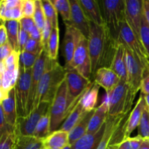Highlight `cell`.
Returning <instances> with one entry per match:
<instances>
[{"mask_svg": "<svg viewBox=\"0 0 149 149\" xmlns=\"http://www.w3.org/2000/svg\"><path fill=\"white\" fill-rule=\"evenodd\" d=\"M42 3L46 20L49 22L51 26H52V29L59 27L58 18V13L52 1L49 0H42Z\"/></svg>", "mask_w": 149, "mask_h": 149, "instance_id": "34", "label": "cell"}, {"mask_svg": "<svg viewBox=\"0 0 149 149\" xmlns=\"http://www.w3.org/2000/svg\"><path fill=\"white\" fill-rule=\"evenodd\" d=\"M39 55L37 54L30 53L28 52H23L20 54L19 56V66L20 70L28 71L33 68Z\"/></svg>", "mask_w": 149, "mask_h": 149, "instance_id": "36", "label": "cell"}, {"mask_svg": "<svg viewBox=\"0 0 149 149\" xmlns=\"http://www.w3.org/2000/svg\"><path fill=\"white\" fill-rule=\"evenodd\" d=\"M81 98L79 100L75 107L70 112V113L68 115V116L65 119V121L62 124L59 130L69 132L75 127V125L79 122L81 118L82 117L84 113H85V111L84 110V108H83L82 105L81 103Z\"/></svg>", "mask_w": 149, "mask_h": 149, "instance_id": "27", "label": "cell"}, {"mask_svg": "<svg viewBox=\"0 0 149 149\" xmlns=\"http://www.w3.org/2000/svg\"><path fill=\"white\" fill-rule=\"evenodd\" d=\"M59 27L52 29L50 36L47 47V52L52 61H57L58 55V48H59Z\"/></svg>", "mask_w": 149, "mask_h": 149, "instance_id": "31", "label": "cell"}, {"mask_svg": "<svg viewBox=\"0 0 149 149\" xmlns=\"http://www.w3.org/2000/svg\"><path fill=\"white\" fill-rule=\"evenodd\" d=\"M68 88L65 79L58 88L49 108L50 133L58 130L70 113L68 105Z\"/></svg>", "mask_w": 149, "mask_h": 149, "instance_id": "6", "label": "cell"}, {"mask_svg": "<svg viewBox=\"0 0 149 149\" xmlns=\"http://www.w3.org/2000/svg\"><path fill=\"white\" fill-rule=\"evenodd\" d=\"M23 0H1L0 3L2 4L6 9L10 10L20 6L23 3Z\"/></svg>", "mask_w": 149, "mask_h": 149, "instance_id": "50", "label": "cell"}, {"mask_svg": "<svg viewBox=\"0 0 149 149\" xmlns=\"http://www.w3.org/2000/svg\"><path fill=\"white\" fill-rule=\"evenodd\" d=\"M146 108V105L145 99H144L143 95L142 94L140 96L136 105L134 107L133 110L130 112L129 119H128L127 122V139L130 138V135L132 132L135 130L136 128H138L140 122L142 118L143 113L144 110Z\"/></svg>", "mask_w": 149, "mask_h": 149, "instance_id": "23", "label": "cell"}, {"mask_svg": "<svg viewBox=\"0 0 149 149\" xmlns=\"http://www.w3.org/2000/svg\"><path fill=\"white\" fill-rule=\"evenodd\" d=\"M143 13L146 20L149 25V0H143Z\"/></svg>", "mask_w": 149, "mask_h": 149, "instance_id": "52", "label": "cell"}, {"mask_svg": "<svg viewBox=\"0 0 149 149\" xmlns=\"http://www.w3.org/2000/svg\"><path fill=\"white\" fill-rule=\"evenodd\" d=\"M71 68L87 79L92 77V63L88 49V39L82 36L78 42L74 58L71 63Z\"/></svg>", "mask_w": 149, "mask_h": 149, "instance_id": "12", "label": "cell"}, {"mask_svg": "<svg viewBox=\"0 0 149 149\" xmlns=\"http://www.w3.org/2000/svg\"><path fill=\"white\" fill-rule=\"evenodd\" d=\"M106 125L95 134L87 133L85 135L71 145L72 149H97L98 146L104 135Z\"/></svg>", "mask_w": 149, "mask_h": 149, "instance_id": "22", "label": "cell"}, {"mask_svg": "<svg viewBox=\"0 0 149 149\" xmlns=\"http://www.w3.org/2000/svg\"><path fill=\"white\" fill-rule=\"evenodd\" d=\"M107 149H110V148H109V146H108V148H107Z\"/></svg>", "mask_w": 149, "mask_h": 149, "instance_id": "59", "label": "cell"}, {"mask_svg": "<svg viewBox=\"0 0 149 149\" xmlns=\"http://www.w3.org/2000/svg\"><path fill=\"white\" fill-rule=\"evenodd\" d=\"M29 36H30V38H31V39L38 41V42H42V31L36 27V26H35V27L33 28V30L30 32Z\"/></svg>", "mask_w": 149, "mask_h": 149, "instance_id": "51", "label": "cell"}, {"mask_svg": "<svg viewBox=\"0 0 149 149\" xmlns=\"http://www.w3.org/2000/svg\"><path fill=\"white\" fill-rule=\"evenodd\" d=\"M65 81L68 88V105L71 111L80 100L83 93L90 87L93 82H91L90 79L84 77L75 69L66 71Z\"/></svg>", "mask_w": 149, "mask_h": 149, "instance_id": "9", "label": "cell"}, {"mask_svg": "<svg viewBox=\"0 0 149 149\" xmlns=\"http://www.w3.org/2000/svg\"><path fill=\"white\" fill-rule=\"evenodd\" d=\"M106 95L109 103V116H117L130 112L135 95L126 81L120 80L118 85Z\"/></svg>", "mask_w": 149, "mask_h": 149, "instance_id": "3", "label": "cell"}, {"mask_svg": "<svg viewBox=\"0 0 149 149\" xmlns=\"http://www.w3.org/2000/svg\"><path fill=\"white\" fill-rule=\"evenodd\" d=\"M88 49L92 63V76L100 68H110L119 41L111 36L106 25L92 23L88 37Z\"/></svg>", "mask_w": 149, "mask_h": 149, "instance_id": "1", "label": "cell"}, {"mask_svg": "<svg viewBox=\"0 0 149 149\" xmlns=\"http://www.w3.org/2000/svg\"><path fill=\"white\" fill-rule=\"evenodd\" d=\"M125 21L140 40L143 13V0H125Z\"/></svg>", "mask_w": 149, "mask_h": 149, "instance_id": "13", "label": "cell"}, {"mask_svg": "<svg viewBox=\"0 0 149 149\" xmlns=\"http://www.w3.org/2000/svg\"><path fill=\"white\" fill-rule=\"evenodd\" d=\"M14 52L11 45L7 42L5 45L0 46V55H1V61H4L13 52Z\"/></svg>", "mask_w": 149, "mask_h": 149, "instance_id": "48", "label": "cell"}, {"mask_svg": "<svg viewBox=\"0 0 149 149\" xmlns=\"http://www.w3.org/2000/svg\"><path fill=\"white\" fill-rule=\"evenodd\" d=\"M119 76L109 68H100L94 75V82L103 87L106 94L111 93L120 81Z\"/></svg>", "mask_w": 149, "mask_h": 149, "instance_id": "17", "label": "cell"}, {"mask_svg": "<svg viewBox=\"0 0 149 149\" xmlns=\"http://www.w3.org/2000/svg\"><path fill=\"white\" fill-rule=\"evenodd\" d=\"M122 115V114H121L117 116H108L106 122V130H105L104 135H103V138H102L101 141L99 144L97 149H107L111 138L112 135H113L115 128H116V124H117L118 121L119 120Z\"/></svg>", "mask_w": 149, "mask_h": 149, "instance_id": "30", "label": "cell"}, {"mask_svg": "<svg viewBox=\"0 0 149 149\" xmlns=\"http://www.w3.org/2000/svg\"><path fill=\"white\" fill-rule=\"evenodd\" d=\"M51 103L42 102L27 117H18L17 120L16 132L23 136H33L38 122L42 117L49 111Z\"/></svg>", "mask_w": 149, "mask_h": 149, "instance_id": "11", "label": "cell"}, {"mask_svg": "<svg viewBox=\"0 0 149 149\" xmlns=\"http://www.w3.org/2000/svg\"><path fill=\"white\" fill-rule=\"evenodd\" d=\"M50 134V116L49 111L43 116L38 122L33 136L45 140Z\"/></svg>", "mask_w": 149, "mask_h": 149, "instance_id": "33", "label": "cell"}, {"mask_svg": "<svg viewBox=\"0 0 149 149\" xmlns=\"http://www.w3.org/2000/svg\"><path fill=\"white\" fill-rule=\"evenodd\" d=\"M8 42V34L7 30L4 22H1L0 26V46L5 45Z\"/></svg>", "mask_w": 149, "mask_h": 149, "instance_id": "49", "label": "cell"}, {"mask_svg": "<svg viewBox=\"0 0 149 149\" xmlns=\"http://www.w3.org/2000/svg\"><path fill=\"white\" fill-rule=\"evenodd\" d=\"M62 149H72V147H71V145H69V144H68V146H66L64 147V148Z\"/></svg>", "mask_w": 149, "mask_h": 149, "instance_id": "57", "label": "cell"}, {"mask_svg": "<svg viewBox=\"0 0 149 149\" xmlns=\"http://www.w3.org/2000/svg\"><path fill=\"white\" fill-rule=\"evenodd\" d=\"M138 136L143 139H149V111L146 108L138 127Z\"/></svg>", "mask_w": 149, "mask_h": 149, "instance_id": "38", "label": "cell"}, {"mask_svg": "<svg viewBox=\"0 0 149 149\" xmlns=\"http://www.w3.org/2000/svg\"><path fill=\"white\" fill-rule=\"evenodd\" d=\"M36 8L35 0H23V17H32Z\"/></svg>", "mask_w": 149, "mask_h": 149, "instance_id": "42", "label": "cell"}, {"mask_svg": "<svg viewBox=\"0 0 149 149\" xmlns=\"http://www.w3.org/2000/svg\"><path fill=\"white\" fill-rule=\"evenodd\" d=\"M119 40L128 47V48L130 49L137 56L139 57L143 62H146L148 56L141 41L137 37L125 20L121 23Z\"/></svg>", "mask_w": 149, "mask_h": 149, "instance_id": "15", "label": "cell"}, {"mask_svg": "<svg viewBox=\"0 0 149 149\" xmlns=\"http://www.w3.org/2000/svg\"><path fill=\"white\" fill-rule=\"evenodd\" d=\"M95 110L92 111H85L82 117L79 120V122L75 125L74 128L68 132V141L69 145H73L78 140L82 138L84 135L87 133L89 124H90V119L94 113Z\"/></svg>", "mask_w": 149, "mask_h": 149, "instance_id": "24", "label": "cell"}, {"mask_svg": "<svg viewBox=\"0 0 149 149\" xmlns=\"http://www.w3.org/2000/svg\"><path fill=\"white\" fill-rule=\"evenodd\" d=\"M99 89L100 87L94 82L82 95L81 103L85 111H92L96 109L95 106L97 103Z\"/></svg>", "mask_w": 149, "mask_h": 149, "instance_id": "26", "label": "cell"}, {"mask_svg": "<svg viewBox=\"0 0 149 149\" xmlns=\"http://www.w3.org/2000/svg\"><path fill=\"white\" fill-rule=\"evenodd\" d=\"M44 49H44L43 45H42V42L34 40L31 38H29V41H28L27 44L26 45L24 51L25 52H30V53L40 55Z\"/></svg>", "mask_w": 149, "mask_h": 149, "instance_id": "41", "label": "cell"}, {"mask_svg": "<svg viewBox=\"0 0 149 149\" xmlns=\"http://www.w3.org/2000/svg\"><path fill=\"white\" fill-rule=\"evenodd\" d=\"M144 139L141 138V137L138 136L133 137V138H129L125 140L122 144L126 149H139L141 148Z\"/></svg>", "mask_w": 149, "mask_h": 149, "instance_id": "43", "label": "cell"}, {"mask_svg": "<svg viewBox=\"0 0 149 149\" xmlns=\"http://www.w3.org/2000/svg\"><path fill=\"white\" fill-rule=\"evenodd\" d=\"M29 38H30V36L29 33L20 29V35H19V52L20 54L24 52L25 47H26V45Z\"/></svg>", "mask_w": 149, "mask_h": 149, "instance_id": "46", "label": "cell"}, {"mask_svg": "<svg viewBox=\"0 0 149 149\" xmlns=\"http://www.w3.org/2000/svg\"><path fill=\"white\" fill-rule=\"evenodd\" d=\"M140 41L146 52L147 56L149 58V25L146 20L145 16L143 18L140 31Z\"/></svg>", "mask_w": 149, "mask_h": 149, "instance_id": "39", "label": "cell"}, {"mask_svg": "<svg viewBox=\"0 0 149 149\" xmlns=\"http://www.w3.org/2000/svg\"><path fill=\"white\" fill-rule=\"evenodd\" d=\"M110 68L119 76L121 80L127 81V75L125 61V46L119 40Z\"/></svg>", "mask_w": 149, "mask_h": 149, "instance_id": "20", "label": "cell"}, {"mask_svg": "<svg viewBox=\"0 0 149 149\" xmlns=\"http://www.w3.org/2000/svg\"><path fill=\"white\" fill-rule=\"evenodd\" d=\"M69 144L68 132L58 130L49 134L44 140V148L62 149Z\"/></svg>", "mask_w": 149, "mask_h": 149, "instance_id": "25", "label": "cell"}, {"mask_svg": "<svg viewBox=\"0 0 149 149\" xmlns=\"http://www.w3.org/2000/svg\"><path fill=\"white\" fill-rule=\"evenodd\" d=\"M32 69L28 71L20 70L18 79L15 87L16 106L18 117H27L29 115Z\"/></svg>", "mask_w": 149, "mask_h": 149, "instance_id": "8", "label": "cell"}, {"mask_svg": "<svg viewBox=\"0 0 149 149\" xmlns=\"http://www.w3.org/2000/svg\"><path fill=\"white\" fill-rule=\"evenodd\" d=\"M4 23L7 30L9 44L11 45L14 52H19V35L20 31V21L8 20Z\"/></svg>", "mask_w": 149, "mask_h": 149, "instance_id": "28", "label": "cell"}, {"mask_svg": "<svg viewBox=\"0 0 149 149\" xmlns=\"http://www.w3.org/2000/svg\"><path fill=\"white\" fill-rule=\"evenodd\" d=\"M17 135L15 131L10 135L0 136V149H15Z\"/></svg>", "mask_w": 149, "mask_h": 149, "instance_id": "40", "label": "cell"}, {"mask_svg": "<svg viewBox=\"0 0 149 149\" xmlns=\"http://www.w3.org/2000/svg\"><path fill=\"white\" fill-rule=\"evenodd\" d=\"M65 32L63 39V49L65 61V68L66 71H68L72 69L71 63L74 58V52L78 45L79 41L83 34L76 28L71 26L70 23H65Z\"/></svg>", "mask_w": 149, "mask_h": 149, "instance_id": "14", "label": "cell"}, {"mask_svg": "<svg viewBox=\"0 0 149 149\" xmlns=\"http://www.w3.org/2000/svg\"><path fill=\"white\" fill-rule=\"evenodd\" d=\"M125 46V61H126L127 82L132 93L136 95L141 90V82L146 69V63L132 52L128 47Z\"/></svg>", "mask_w": 149, "mask_h": 149, "instance_id": "7", "label": "cell"}, {"mask_svg": "<svg viewBox=\"0 0 149 149\" xmlns=\"http://www.w3.org/2000/svg\"><path fill=\"white\" fill-rule=\"evenodd\" d=\"M51 31H52V26H51V24L49 23V22L46 20L45 26H44L43 29L42 31V43L43 45L44 49L45 50L47 49V43L48 41H49V36H50Z\"/></svg>", "mask_w": 149, "mask_h": 149, "instance_id": "44", "label": "cell"}, {"mask_svg": "<svg viewBox=\"0 0 149 149\" xmlns=\"http://www.w3.org/2000/svg\"><path fill=\"white\" fill-rule=\"evenodd\" d=\"M109 116V103L106 97L101 104L95 109V112L90 119L87 133L95 134L98 132L105 125Z\"/></svg>", "mask_w": 149, "mask_h": 149, "instance_id": "18", "label": "cell"}, {"mask_svg": "<svg viewBox=\"0 0 149 149\" xmlns=\"http://www.w3.org/2000/svg\"><path fill=\"white\" fill-rule=\"evenodd\" d=\"M0 105V109L2 111L7 123L13 127L17 126V113L16 106L15 92V88L9 93L8 95L3 100H1Z\"/></svg>", "mask_w": 149, "mask_h": 149, "instance_id": "19", "label": "cell"}, {"mask_svg": "<svg viewBox=\"0 0 149 149\" xmlns=\"http://www.w3.org/2000/svg\"><path fill=\"white\" fill-rule=\"evenodd\" d=\"M58 63V61H52L49 58L47 52L44 49L36 61L33 69L31 75V84L30 97L29 103V115L33 111V103L37 93L39 82L44 74L52 68ZM28 115V116H29Z\"/></svg>", "mask_w": 149, "mask_h": 149, "instance_id": "10", "label": "cell"}, {"mask_svg": "<svg viewBox=\"0 0 149 149\" xmlns=\"http://www.w3.org/2000/svg\"><path fill=\"white\" fill-rule=\"evenodd\" d=\"M44 140L34 136L17 135L15 149H43Z\"/></svg>", "mask_w": 149, "mask_h": 149, "instance_id": "29", "label": "cell"}, {"mask_svg": "<svg viewBox=\"0 0 149 149\" xmlns=\"http://www.w3.org/2000/svg\"><path fill=\"white\" fill-rule=\"evenodd\" d=\"M86 15L92 23L98 26L105 25L103 13L99 2L96 0H79Z\"/></svg>", "mask_w": 149, "mask_h": 149, "instance_id": "21", "label": "cell"}, {"mask_svg": "<svg viewBox=\"0 0 149 149\" xmlns=\"http://www.w3.org/2000/svg\"><path fill=\"white\" fill-rule=\"evenodd\" d=\"M49 149H59V148H49Z\"/></svg>", "mask_w": 149, "mask_h": 149, "instance_id": "58", "label": "cell"}, {"mask_svg": "<svg viewBox=\"0 0 149 149\" xmlns=\"http://www.w3.org/2000/svg\"><path fill=\"white\" fill-rule=\"evenodd\" d=\"M141 94L149 95V70L146 68L141 86Z\"/></svg>", "mask_w": 149, "mask_h": 149, "instance_id": "47", "label": "cell"}, {"mask_svg": "<svg viewBox=\"0 0 149 149\" xmlns=\"http://www.w3.org/2000/svg\"><path fill=\"white\" fill-rule=\"evenodd\" d=\"M109 146V148H110V149H126L122 143L119 144V145H117V146Z\"/></svg>", "mask_w": 149, "mask_h": 149, "instance_id": "54", "label": "cell"}, {"mask_svg": "<svg viewBox=\"0 0 149 149\" xmlns=\"http://www.w3.org/2000/svg\"><path fill=\"white\" fill-rule=\"evenodd\" d=\"M100 4L105 25L111 36L119 41L121 23L125 20V0H105Z\"/></svg>", "mask_w": 149, "mask_h": 149, "instance_id": "4", "label": "cell"}, {"mask_svg": "<svg viewBox=\"0 0 149 149\" xmlns=\"http://www.w3.org/2000/svg\"><path fill=\"white\" fill-rule=\"evenodd\" d=\"M20 29H23L29 34L30 32L33 29V28L36 26V24L32 17H23L20 20Z\"/></svg>", "mask_w": 149, "mask_h": 149, "instance_id": "45", "label": "cell"}, {"mask_svg": "<svg viewBox=\"0 0 149 149\" xmlns=\"http://www.w3.org/2000/svg\"><path fill=\"white\" fill-rule=\"evenodd\" d=\"M35 2H36V8H35L33 19L36 27L42 31L45 26L46 17H45L43 6H42V0H35Z\"/></svg>", "mask_w": 149, "mask_h": 149, "instance_id": "37", "label": "cell"}, {"mask_svg": "<svg viewBox=\"0 0 149 149\" xmlns=\"http://www.w3.org/2000/svg\"><path fill=\"white\" fill-rule=\"evenodd\" d=\"M65 75L66 69L65 67L60 65L58 62L44 74L38 87L33 111L42 102L52 103L58 88L65 80Z\"/></svg>", "mask_w": 149, "mask_h": 149, "instance_id": "2", "label": "cell"}, {"mask_svg": "<svg viewBox=\"0 0 149 149\" xmlns=\"http://www.w3.org/2000/svg\"><path fill=\"white\" fill-rule=\"evenodd\" d=\"M52 3L55 6L58 13L62 17L65 23L71 21V7L69 0H52Z\"/></svg>", "mask_w": 149, "mask_h": 149, "instance_id": "35", "label": "cell"}, {"mask_svg": "<svg viewBox=\"0 0 149 149\" xmlns=\"http://www.w3.org/2000/svg\"><path fill=\"white\" fill-rule=\"evenodd\" d=\"M43 149H45V148H43Z\"/></svg>", "mask_w": 149, "mask_h": 149, "instance_id": "60", "label": "cell"}, {"mask_svg": "<svg viewBox=\"0 0 149 149\" xmlns=\"http://www.w3.org/2000/svg\"><path fill=\"white\" fill-rule=\"evenodd\" d=\"M71 7V21L68 23L79 31L83 36L88 39L90 31L91 21L86 15L79 0H70Z\"/></svg>", "mask_w": 149, "mask_h": 149, "instance_id": "16", "label": "cell"}, {"mask_svg": "<svg viewBox=\"0 0 149 149\" xmlns=\"http://www.w3.org/2000/svg\"><path fill=\"white\" fill-rule=\"evenodd\" d=\"M20 53L13 52L4 61H1L0 68V101L15 88L20 74Z\"/></svg>", "mask_w": 149, "mask_h": 149, "instance_id": "5", "label": "cell"}, {"mask_svg": "<svg viewBox=\"0 0 149 149\" xmlns=\"http://www.w3.org/2000/svg\"><path fill=\"white\" fill-rule=\"evenodd\" d=\"M143 95L144 99H145L146 105V109H148V111H149V95Z\"/></svg>", "mask_w": 149, "mask_h": 149, "instance_id": "55", "label": "cell"}, {"mask_svg": "<svg viewBox=\"0 0 149 149\" xmlns=\"http://www.w3.org/2000/svg\"><path fill=\"white\" fill-rule=\"evenodd\" d=\"M139 149H149V139L143 140L142 145Z\"/></svg>", "mask_w": 149, "mask_h": 149, "instance_id": "53", "label": "cell"}, {"mask_svg": "<svg viewBox=\"0 0 149 149\" xmlns=\"http://www.w3.org/2000/svg\"><path fill=\"white\" fill-rule=\"evenodd\" d=\"M23 3L18 7L14 9L7 10L2 4L0 3V18L1 22L8 20H18L20 21L23 17Z\"/></svg>", "mask_w": 149, "mask_h": 149, "instance_id": "32", "label": "cell"}, {"mask_svg": "<svg viewBox=\"0 0 149 149\" xmlns=\"http://www.w3.org/2000/svg\"><path fill=\"white\" fill-rule=\"evenodd\" d=\"M146 68L149 70V58H147V61L146 62Z\"/></svg>", "mask_w": 149, "mask_h": 149, "instance_id": "56", "label": "cell"}]
</instances>
